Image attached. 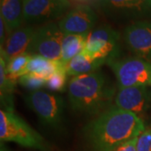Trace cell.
Returning <instances> with one entry per match:
<instances>
[{"instance_id":"4","label":"cell","mask_w":151,"mask_h":151,"mask_svg":"<svg viewBox=\"0 0 151 151\" xmlns=\"http://www.w3.org/2000/svg\"><path fill=\"white\" fill-rule=\"evenodd\" d=\"M116 77L119 88L151 86V62L129 56L114 59L107 63Z\"/></svg>"},{"instance_id":"5","label":"cell","mask_w":151,"mask_h":151,"mask_svg":"<svg viewBox=\"0 0 151 151\" xmlns=\"http://www.w3.org/2000/svg\"><path fill=\"white\" fill-rule=\"evenodd\" d=\"M120 34L108 24L93 29L88 35L86 45L81 51L93 60L106 61L118 58L119 54Z\"/></svg>"},{"instance_id":"8","label":"cell","mask_w":151,"mask_h":151,"mask_svg":"<svg viewBox=\"0 0 151 151\" xmlns=\"http://www.w3.org/2000/svg\"><path fill=\"white\" fill-rule=\"evenodd\" d=\"M99 9L115 21H132L151 16V0H97Z\"/></svg>"},{"instance_id":"19","label":"cell","mask_w":151,"mask_h":151,"mask_svg":"<svg viewBox=\"0 0 151 151\" xmlns=\"http://www.w3.org/2000/svg\"><path fill=\"white\" fill-rule=\"evenodd\" d=\"M31 57L32 55L26 52L9 60L6 65V72L9 78L17 82L20 76L26 74L28 63L29 62Z\"/></svg>"},{"instance_id":"11","label":"cell","mask_w":151,"mask_h":151,"mask_svg":"<svg viewBox=\"0 0 151 151\" xmlns=\"http://www.w3.org/2000/svg\"><path fill=\"white\" fill-rule=\"evenodd\" d=\"M97 16L88 5H78L70 9L58 23L64 35H88L95 27Z\"/></svg>"},{"instance_id":"10","label":"cell","mask_w":151,"mask_h":151,"mask_svg":"<svg viewBox=\"0 0 151 151\" xmlns=\"http://www.w3.org/2000/svg\"><path fill=\"white\" fill-rule=\"evenodd\" d=\"M124 40L130 51L151 62V21H135L124 29Z\"/></svg>"},{"instance_id":"14","label":"cell","mask_w":151,"mask_h":151,"mask_svg":"<svg viewBox=\"0 0 151 151\" xmlns=\"http://www.w3.org/2000/svg\"><path fill=\"white\" fill-rule=\"evenodd\" d=\"M0 13L9 35L21 26L24 20L23 0H0Z\"/></svg>"},{"instance_id":"12","label":"cell","mask_w":151,"mask_h":151,"mask_svg":"<svg viewBox=\"0 0 151 151\" xmlns=\"http://www.w3.org/2000/svg\"><path fill=\"white\" fill-rule=\"evenodd\" d=\"M114 103L116 107L140 117L150 108L151 89L149 86L119 88L114 97Z\"/></svg>"},{"instance_id":"18","label":"cell","mask_w":151,"mask_h":151,"mask_svg":"<svg viewBox=\"0 0 151 151\" xmlns=\"http://www.w3.org/2000/svg\"><path fill=\"white\" fill-rule=\"evenodd\" d=\"M56 61L49 60L39 55H34L28 63L26 71L27 73L31 72L41 76L47 80L55 70Z\"/></svg>"},{"instance_id":"25","label":"cell","mask_w":151,"mask_h":151,"mask_svg":"<svg viewBox=\"0 0 151 151\" xmlns=\"http://www.w3.org/2000/svg\"><path fill=\"white\" fill-rule=\"evenodd\" d=\"M0 151H11L8 147H6L4 145V142H1V149H0Z\"/></svg>"},{"instance_id":"22","label":"cell","mask_w":151,"mask_h":151,"mask_svg":"<svg viewBox=\"0 0 151 151\" xmlns=\"http://www.w3.org/2000/svg\"><path fill=\"white\" fill-rule=\"evenodd\" d=\"M137 151H151V122L138 137Z\"/></svg>"},{"instance_id":"17","label":"cell","mask_w":151,"mask_h":151,"mask_svg":"<svg viewBox=\"0 0 151 151\" xmlns=\"http://www.w3.org/2000/svg\"><path fill=\"white\" fill-rule=\"evenodd\" d=\"M7 61L0 55V99L3 109H14V91L16 82L9 78L6 72Z\"/></svg>"},{"instance_id":"16","label":"cell","mask_w":151,"mask_h":151,"mask_svg":"<svg viewBox=\"0 0 151 151\" xmlns=\"http://www.w3.org/2000/svg\"><path fill=\"white\" fill-rule=\"evenodd\" d=\"M86 35H65L62 40L61 57L59 61L66 65L76 55L80 54L87 40Z\"/></svg>"},{"instance_id":"13","label":"cell","mask_w":151,"mask_h":151,"mask_svg":"<svg viewBox=\"0 0 151 151\" xmlns=\"http://www.w3.org/2000/svg\"><path fill=\"white\" fill-rule=\"evenodd\" d=\"M35 32V29L31 26L19 27L13 31L7 38L4 46L0 49V55L8 63L12 58L28 52Z\"/></svg>"},{"instance_id":"3","label":"cell","mask_w":151,"mask_h":151,"mask_svg":"<svg viewBox=\"0 0 151 151\" xmlns=\"http://www.w3.org/2000/svg\"><path fill=\"white\" fill-rule=\"evenodd\" d=\"M0 139L1 142H14L41 151L51 150L43 137L14 113V110H0Z\"/></svg>"},{"instance_id":"24","label":"cell","mask_w":151,"mask_h":151,"mask_svg":"<svg viewBox=\"0 0 151 151\" xmlns=\"http://www.w3.org/2000/svg\"><path fill=\"white\" fill-rule=\"evenodd\" d=\"M7 34H8V31H7L5 23L4 21V19L0 17V47H1V49L4 46V45L6 43Z\"/></svg>"},{"instance_id":"6","label":"cell","mask_w":151,"mask_h":151,"mask_svg":"<svg viewBox=\"0 0 151 151\" xmlns=\"http://www.w3.org/2000/svg\"><path fill=\"white\" fill-rule=\"evenodd\" d=\"M24 101L45 124L57 128L61 124L65 103L60 96L38 90L25 95Z\"/></svg>"},{"instance_id":"15","label":"cell","mask_w":151,"mask_h":151,"mask_svg":"<svg viewBox=\"0 0 151 151\" xmlns=\"http://www.w3.org/2000/svg\"><path fill=\"white\" fill-rule=\"evenodd\" d=\"M105 63L106 61L104 60L91 59L81 52L66 65V73L73 76L85 75L97 71V69Z\"/></svg>"},{"instance_id":"26","label":"cell","mask_w":151,"mask_h":151,"mask_svg":"<svg viewBox=\"0 0 151 151\" xmlns=\"http://www.w3.org/2000/svg\"><path fill=\"white\" fill-rule=\"evenodd\" d=\"M76 1H87V0H76Z\"/></svg>"},{"instance_id":"20","label":"cell","mask_w":151,"mask_h":151,"mask_svg":"<svg viewBox=\"0 0 151 151\" xmlns=\"http://www.w3.org/2000/svg\"><path fill=\"white\" fill-rule=\"evenodd\" d=\"M66 65L60 61H56V68L55 72L49 77L46 81V86L50 90L55 92H64L66 84Z\"/></svg>"},{"instance_id":"2","label":"cell","mask_w":151,"mask_h":151,"mask_svg":"<svg viewBox=\"0 0 151 151\" xmlns=\"http://www.w3.org/2000/svg\"><path fill=\"white\" fill-rule=\"evenodd\" d=\"M116 95L113 84L101 71L73 76L68 86L71 108L90 115L103 113Z\"/></svg>"},{"instance_id":"9","label":"cell","mask_w":151,"mask_h":151,"mask_svg":"<svg viewBox=\"0 0 151 151\" xmlns=\"http://www.w3.org/2000/svg\"><path fill=\"white\" fill-rule=\"evenodd\" d=\"M68 0H23L24 20L29 24L51 21L70 9Z\"/></svg>"},{"instance_id":"7","label":"cell","mask_w":151,"mask_h":151,"mask_svg":"<svg viewBox=\"0 0 151 151\" xmlns=\"http://www.w3.org/2000/svg\"><path fill=\"white\" fill-rule=\"evenodd\" d=\"M64 35L56 23H47L35 29L28 53L39 55L55 61L60 60Z\"/></svg>"},{"instance_id":"23","label":"cell","mask_w":151,"mask_h":151,"mask_svg":"<svg viewBox=\"0 0 151 151\" xmlns=\"http://www.w3.org/2000/svg\"><path fill=\"white\" fill-rule=\"evenodd\" d=\"M137 140H138V137L134 138L122 144L113 151H137Z\"/></svg>"},{"instance_id":"1","label":"cell","mask_w":151,"mask_h":151,"mask_svg":"<svg viewBox=\"0 0 151 151\" xmlns=\"http://www.w3.org/2000/svg\"><path fill=\"white\" fill-rule=\"evenodd\" d=\"M145 129L144 120L134 113L113 107L104 110L84 128V135L93 151H113L139 137Z\"/></svg>"},{"instance_id":"21","label":"cell","mask_w":151,"mask_h":151,"mask_svg":"<svg viewBox=\"0 0 151 151\" xmlns=\"http://www.w3.org/2000/svg\"><path fill=\"white\" fill-rule=\"evenodd\" d=\"M18 81L24 88L30 90V92H34L40 90V88H42L44 86H46L47 80L41 76L28 72L20 76Z\"/></svg>"}]
</instances>
